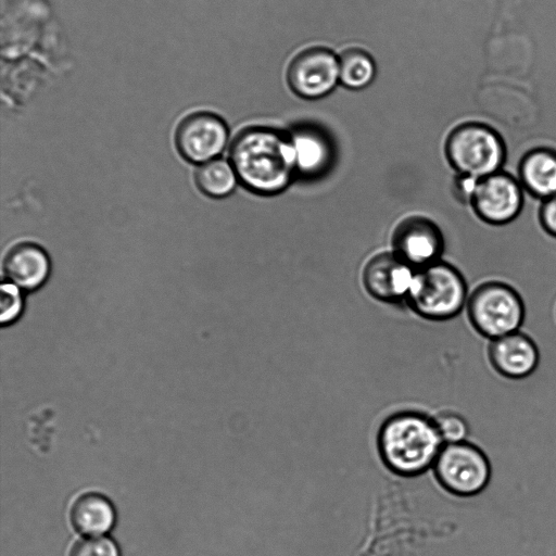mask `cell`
Instances as JSON below:
<instances>
[{"label": "cell", "instance_id": "cell-1", "mask_svg": "<svg viewBox=\"0 0 556 556\" xmlns=\"http://www.w3.org/2000/svg\"><path fill=\"white\" fill-rule=\"evenodd\" d=\"M239 184L261 197L282 193L296 180L288 131L254 125L241 129L228 149Z\"/></svg>", "mask_w": 556, "mask_h": 556}, {"label": "cell", "instance_id": "cell-2", "mask_svg": "<svg viewBox=\"0 0 556 556\" xmlns=\"http://www.w3.org/2000/svg\"><path fill=\"white\" fill-rule=\"evenodd\" d=\"M444 444L433 418L414 410L389 416L377 435L383 464L402 477H416L432 468Z\"/></svg>", "mask_w": 556, "mask_h": 556}, {"label": "cell", "instance_id": "cell-3", "mask_svg": "<svg viewBox=\"0 0 556 556\" xmlns=\"http://www.w3.org/2000/svg\"><path fill=\"white\" fill-rule=\"evenodd\" d=\"M468 296L467 283L459 269L440 260L416 269L405 301L418 316L432 321H446L463 312Z\"/></svg>", "mask_w": 556, "mask_h": 556}, {"label": "cell", "instance_id": "cell-4", "mask_svg": "<svg viewBox=\"0 0 556 556\" xmlns=\"http://www.w3.org/2000/svg\"><path fill=\"white\" fill-rule=\"evenodd\" d=\"M444 155L456 174L481 179L503 169L507 149L503 137L490 125L466 122L446 136Z\"/></svg>", "mask_w": 556, "mask_h": 556}, {"label": "cell", "instance_id": "cell-5", "mask_svg": "<svg viewBox=\"0 0 556 556\" xmlns=\"http://www.w3.org/2000/svg\"><path fill=\"white\" fill-rule=\"evenodd\" d=\"M466 313L469 325L489 339L519 331L527 320L521 295L498 280L478 285L468 296Z\"/></svg>", "mask_w": 556, "mask_h": 556}, {"label": "cell", "instance_id": "cell-6", "mask_svg": "<svg viewBox=\"0 0 556 556\" xmlns=\"http://www.w3.org/2000/svg\"><path fill=\"white\" fill-rule=\"evenodd\" d=\"M432 470L440 488L457 496L477 494L490 479L488 458L468 442L444 444Z\"/></svg>", "mask_w": 556, "mask_h": 556}, {"label": "cell", "instance_id": "cell-7", "mask_svg": "<svg viewBox=\"0 0 556 556\" xmlns=\"http://www.w3.org/2000/svg\"><path fill=\"white\" fill-rule=\"evenodd\" d=\"M287 83L302 99L327 97L340 84L339 55L326 47H311L299 52L288 65Z\"/></svg>", "mask_w": 556, "mask_h": 556}, {"label": "cell", "instance_id": "cell-8", "mask_svg": "<svg viewBox=\"0 0 556 556\" xmlns=\"http://www.w3.org/2000/svg\"><path fill=\"white\" fill-rule=\"evenodd\" d=\"M523 203L525 190L518 178L502 169L479 180L469 206L481 222L503 226L519 216Z\"/></svg>", "mask_w": 556, "mask_h": 556}, {"label": "cell", "instance_id": "cell-9", "mask_svg": "<svg viewBox=\"0 0 556 556\" xmlns=\"http://www.w3.org/2000/svg\"><path fill=\"white\" fill-rule=\"evenodd\" d=\"M228 141L226 122L219 115L206 111L187 115L175 131V146L180 156L198 165L219 157Z\"/></svg>", "mask_w": 556, "mask_h": 556}, {"label": "cell", "instance_id": "cell-10", "mask_svg": "<svg viewBox=\"0 0 556 556\" xmlns=\"http://www.w3.org/2000/svg\"><path fill=\"white\" fill-rule=\"evenodd\" d=\"M288 131L294 159L296 180L314 181L330 173L337 148L331 135L320 125L303 122Z\"/></svg>", "mask_w": 556, "mask_h": 556}, {"label": "cell", "instance_id": "cell-11", "mask_svg": "<svg viewBox=\"0 0 556 556\" xmlns=\"http://www.w3.org/2000/svg\"><path fill=\"white\" fill-rule=\"evenodd\" d=\"M392 251L415 269L442 260L444 236L432 219L410 215L395 226L391 237Z\"/></svg>", "mask_w": 556, "mask_h": 556}, {"label": "cell", "instance_id": "cell-12", "mask_svg": "<svg viewBox=\"0 0 556 556\" xmlns=\"http://www.w3.org/2000/svg\"><path fill=\"white\" fill-rule=\"evenodd\" d=\"M416 269L392 250L377 253L365 264L362 282L366 292L383 303L405 301Z\"/></svg>", "mask_w": 556, "mask_h": 556}, {"label": "cell", "instance_id": "cell-13", "mask_svg": "<svg viewBox=\"0 0 556 556\" xmlns=\"http://www.w3.org/2000/svg\"><path fill=\"white\" fill-rule=\"evenodd\" d=\"M5 280L23 291H36L49 279L51 260L48 252L38 243L22 241L12 245L2 263Z\"/></svg>", "mask_w": 556, "mask_h": 556}, {"label": "cell", "instance_id": "cell-14", "mask_svg": "<svg viewBox=\"0 0 556 556\" xmlns=\"http://www.w3.org/2000/svg\"><path fill=\"white\" fill-rule=\"evenodd\" d=\"M517 178L525 192L540 201L556 195V150L535 147L520 157Z\"/></svg>", "mask_w": 556, "mask_h": 556}, {"label": "cell", "instance_id": "cell-15", "mask_svg": "<svg viewBox=\"0 0 556 556\" xmlns=\"http://www.w3.org/2000/svg\"><path fill=\"white\" fill-rule=\"evenodd\" d=\"M491 354L498 370L513 378L530 375L539 362L534 342L520 330L494 339Z\"/></svg>", "mask_w": 556, "mask_h": 556}, {"label": "cell", "instance_id": "cell-16", "mask_svg": "<svg viewBox=\"0 0 556 556\" xmlns=\"http://www.w3.org/2000/svg\"><path fill=\"white\" fill-rule=\"evenodd\" d=\"M70 519L75 530L88 536L109 532L115 523L112 503L99 493H85L72 504Z\"/></svg>", "mask_w": 556, "mask_h": 556}, {"label": "cell", "instance_id": "cell-17", "mask_svg": "<svg viewBox=\"0 0 556 556\" xmlns=\"http://www.w3.org/2000/svg\"><path fill=\"white\" fill-rule=\"evenodd\" d=\"M194 180L198 189L213 199L230 195L239 184L229 160L220 157L199 165L194 173Z\"/></svg>", "mask_w": 556, "mask_h": 556}, {"label": "cell", "instance_id": "cell-18", "mask_svg": "<svg viewBox=\"0 0 556 556\" xmlns=\"http://www.w3.org/2000/svg\"><path fill=\"white\" fill-rule=\"evenodd\" d=\"M340 84L350 90H363L375 79L374 58L361 48H350L339 54Z\"/></svg>", "mask_w": 556, "mask_h": 556}, {"label": "cell", "instance_id": "cell-19", "mask_svg": "<svg viewBox=\"0 0 556 556\" xmlns=\"http://www.w3.org/2000/svg\"><path fill=\"white\" fill-rule=\"evenodd\" d=\"M0 289V320L2 326H9L14 324L23 314L25 307L23 290L8 280L2 281Z\"/></svg>", "mask_w": 556, "mask_h": 556}, {"label": "cell", "instance_id": "cell-20", "mask_svg": "<svg viewBox=\"0 0 556 556\" xmlns=\"http://www.w3.org/2000/svg\"><path fill=\"white\" fill-rule=\"evenodd\" d=\"M445 444L466 442L469 429L466 420L453 412H439L433 418Z\"/></svg>", "mask_w": 556, "mask_h": 556}, {"label": "cell", "instance_id": "cell-21", "mask_svg": "<svg viewBox=\"0 0 556 556\" xmlns=\"http://www.w3.org/2000/svg\"><path fill=\"white\" fill-rule=\"evenodd\" d=\"M68 556H121V554L112 539L98 535L76 541Z\"/></svg>", "mask_w": 556, "mask_h": 556}, {"label": "cell", "instance_id": "cell-22", "mask_svg": "<svg viewBox=\"0 0 556 556\" xmlns=\"http://www.w3.org/2000/svg\"><path fill=\"white\" fill-rule=\"evenodd\" d=\"M479 180V178L473 176L456 174L452 182V191L455 199L462 204L469 205Z\"/></svg>", "mask_w": 556, "mask_h": 556}, {"label": "cell", "instance_id": "cell-23", "mask_svg": "<svg viewBox=\"0 0 556 556\" xmlns=\"http://www.w3.org/2000/svg\"><path fill=\"white\" fill-rule=\"evenodd\" d=\"M538 218L542 229L556 238V195L541 201Z\"/></svg>", "mask_w": 556, "mask_h": 556}, {"label": "cell", "instance_id": "cell-24", "mask_svg": "<svg viewBox=\"0 0 556 556\" xmlns=\"http://www.w3.org/2000/svg\"><path fill=\"white\" fill-rule=\"evenodd\" d=\"M555 319H556V313H555Z\"/></svg>", "mask_w": 556, "mask_h": 556}]
</instances>
